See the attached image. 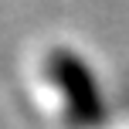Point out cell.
I'll return each instance as SVG.
<instances>
[{
    "label": "cell",
    "mask_w": 129,
    "mask_h": 129,
    "mask_svg": "<svg viewBox=\"0 0 129 129\" xmlns=\"http://www.w3.org/2000/svg\"><path fill=\"white\" fill-rule=\"evenodd\" d=\"M27 92L54 129H88L99 119V88L88 64L68 48H44L27 68Z\"/></svg>",
    "instance_id": "6da1fadb"
},
{
    "label": "cell",
    "mask_w": 129,
    "mask_h": 129,
    "mask_svg": "<svg viewBox=\"0 0 129 129\" xmlns=\"http://www.w3.org/2000/svg\"><path fill=\"white\" fill-rule=\"evenodd\" d=\"M126 129H129V126H126Z\"/></svg>",
    "instance_id": "7a4b0ae2"
}]
</instances>
